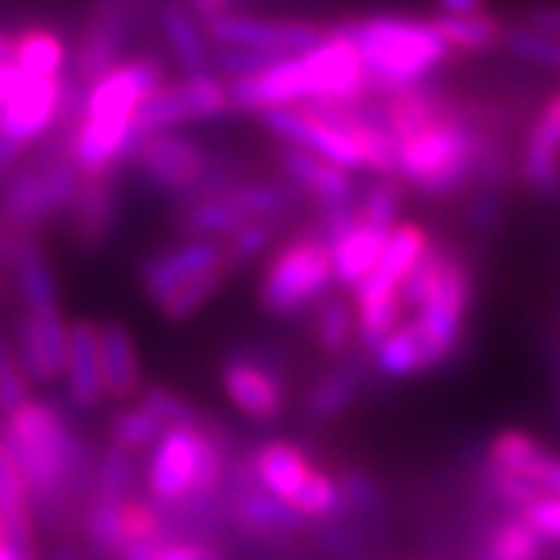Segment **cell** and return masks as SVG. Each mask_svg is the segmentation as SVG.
<instances>
[{
  "instance_id": "cell-1",
  "label": "cell",
  "mask_w": 560,
  "mask_h": 560,
  "mask_svg": "<svg viewBox=\"0 0 560 560\" xmlns=\"http://www.w3.org/2000/svg\"><path fill=\"white\" fill-rule=\"evenodd\" d=\"M377 109L396 147V178L427 200H448L504 165L495 125L430 81L383 94Z\"/></svg>"
},
{
  "instance_id": "cell-2",
  "label": "cell",
  "mask_w": 560,
  "mask_h": 560,
  "mask_svg": "<svg viewBox=\"0 0 560 560\" xmlns=\"http://www.w3.org/2000/svg\"><path fill=\"white\" fill-rule=\"evenodd\" d=\"M374 97L377 88L342 25L327 28V35L305 54L275 60L256 75L231 84L234 113L253 116L287 106H361L374 103Z\"/></svg>"
},
{
  "instance_id": "cell-3",
  "label": "cell",
  "mask_w": 560,
  "mask_h": 560,
  "mask_svg": "<svg viewBox=\"0 0 560 560\" xmlns=\"http://www.w3.org/2000/svg\"><path fill=\"white\" fill-rule=\"evenodd\" d=\"M0 440L20 464L38 526H50L75 501V486H91L94 460L69 415L57 401L28 399L10 418H0Z\"/></svg>"
},
{
  "instance_id": "cell-4",
  "label": "cell",
  "mask_w": 560,
  "mask_h": 560,
  "mask_svg": "<svg viewBox=\"0 0 560 560\" xmlns=\"http://www.w3.org/2000/svg\"><path fill=\"white\" fill-rule=\"evenodd\" d=\"M283 147H300L349 172L396 178V147L381 119L377 103H330V106H287L256 116Z\"/></svg>"
},
{
  "instance_id": "cell-5",
  "label": "cell",
  "mask_w": 560,
  "mask_h": 560,
  "mask_svg": "<svg viewBox=\"0 0 560 560\" xmlns=\"http://www.w3.org/2000/svg\"><path fill=\"white\" fill-rule=\"evenodd\" d=\"M342 28L355 40V50L377 94L423 84L442 66L455 60V50L442 40L430 20L405 13H374L364 20L342 22Z\"/></svg>"
},
{
  "instance_id": "cell-6",
  "label": "cell",
  "mask_w": 560,
  "mask_h": 560,
  "mask_svg": "<svg viewBox=\"0 0 560 560\" xmlns=\"http://www.w3.org/2000/svg\"><path fill=\"white\" fill-rule=\"evenodd\" d=\"M228 458L212 423L206 427H165L143 460L147 499L162 511H190L219 499Z\"/></svg>"
},
{
  "instance_id": "cell-7",
  "label": "cell",
  "mask_w": 560,
  "mask_h": 560,
  "mask_svg": "<svg viewBox=\"0 0 560 560\" xmlns=\"http://www.w3.org/2000/svg\"><path fill=\"white\" fill-rule=\"evenodd\" d=\"M401 302L405 312H411L408 320H415L436 368H442L458 352L467 334V318L474 305L470 265L455 249L433 243L415 268V275L405 280Z\"/></svg>"
},
{
  "instance_id": "cell-8",
  "label": "cell",
  "mask_w": 560,
  "mask_h": 560,
  "mask_svg": "<svg viewBox=\"0 0 560 560\" xmlns=\"http://www.w3.org/2000/svg\"><path fill=\"white\" fill-rule=\"evenodd\" d=\"M334 259L318 228L293 234L271 249L259 280V305L275 318H290L330 296Z\"/></svg>"
},
{
  "instance_id": "cell-9",
  "label": "cell",
  "mask_w": 560,
  "mask_h": 560,
  "mask_svg": "<svg viewBox=\"0 0 560 560\" xmlns=\"http://www.w3.org/2000/svg\"><path fill=\"white\" fill-rule=\"evenodd\" d=\"M81 168L69 143L38 162L22 165L13 178L0 184V228L13 234H32L47 221L69 215L81 194Z\"/></svg>"
},
{
  "instance_id": "cell-10",
  "label": "cell",
  "mask_w": 560,
  "mask_h": 560,
  "mask_svg": "<svg viewBox=\"0 0 560 560\" xmlns=\"http://www.w3.org/2000/svg\"><path fill=\"white\" fill-rule=\"evenodd\" d=\"M138 178L162 197L190 200L209 190H219L231 178H221L212 156L200 140L184 131H156L135 143L131 162Z\"/></svg>"
},
{
  "instance_id": "cell-11",
  "label": "cell",
  "mask_w": 560,
  "mask_h": 560,
  "mask_svg": "<svg viewBox=\"0 0 560 560\" xmlns=\"http://www.w3.org/2000/svg\"><path fill=\"white\" fill-rule=\"evenodd\" d=\"M231 113H234L231 84L212 69L180 75L140 106L135 119V138L140 140L156 131H180L200 121H219Z\"/></svg>"
},
{
  "instance_id": "cell-12",
  "label": "cell",
  "mask_w": 560,
  "mask_h": 560,
  "mask_svg": "<svg viewBox=\"0 0 560 560\" xmlns=\"http://www.w3.org/2000/svg\"><path fill=\"white\" fill-rule=\"evenodd\" d=\"M212 47H241V50H256L261 57L283 60L305 54L315 47L327 25L312 20H293V16H253V13H228L219 20L202 22Z\"/></svg>"
},
{
  "instance_id": "cell-13",
  "label": "cell",
  "mask_w": 560,
  "mask_h": 560,
  "mask_svg": "<svg viewBox=\"0 0 560 560\" xmlns=\"http://www.w3.org/2000/svg\"><path fill=\"white\" fill-rule=\"evenodd\" d=\"M138 22V0H94L72 50L69 75L91 88L121 62Z\"/></svg>"
},
{
  "instance_id": "cell-14",
  "label": "cell",
  "mask_w": 560,
  "mask_h": 560,
  "mask_svg": "<svg viewBox=\"0 0 560 560\" xmlns=\"http://www.w3.org/2000/svg\"><path fill=\"white\" fill-rule=\"evenodd\" d=\"M212 271H231L234 275L228 253H224V241H190V237H184V243L156 249L140 261L138 280L143 296L160 308L184 287H190L194 280L206 278Z\"/></svg>"
},
{
  "instance_id": "cell-15",
  "label": "cell",
  "mask_w": 560,
  "mask_h": 560,
  "mask_svg": "<svg viewBox=\"0 0 560 560\" xmlns=\"http://www.w3.org/2000/svg\"><path fill=\"white\" fill-rule=\"evenodd\" d=\"M318 231L330 246L334 278H337V287H342V290H355L361 280L377 268L386 237H389L386 228H377L371 221L359 219L355 206L320 212Z\"/></svg>"
},
{
  "instance_id": "cell-16",
  "label": "cell",
  "mask_w": 560,
  "mask_h": 560,
  "mask_svg": "<svg viewBox=\"0 0 560 560\" xmlns=\"http://www.w3.org/2000/svg\"><path fill=\"white\" fill-rule=\"evenodd\" d=\"M7 334L32 386L62 381L66 355H69V320L62 318V312H50V315L20 312Z\"/></svg>"
},
{
  "instance_id": "cell-17",
  "label": "cell",
  "mask_w": 560,
  "mask_h": 560,
  "mask_svg": "<svg viewBox=\"0 0 560 560\" xmlns=\"http://www.w3.org/2000/svg\"><path fill=\"white\" fill-rule=\"evenodd\" d=\"M62 101H66V72L62 75H25L3 103L0 131L13 135L22 143H35L60 128Z\"/></svg>"
},
{
  "instance_id": "cell-18",
  "label": "cell",
  "mask_w": 560,
  "mask_h": 560,
  "mask_svg": "<svg viewBox=\"0 0 560 560\" xmlns=\"http://www.w3.org/2000/svg\"><path fill=\"white\" fill-rule=\"evenodd\" d=\"M521 180L545 200L560 197V88L533 116L517 160Z\"/></svg>"
},
{
  "instance_id": "cell-19",
  "label": "cell",
  "mask_w": 560,
  "mask_h": 560,
  "mask_svg": "<svg viewBox=\"0 0 560 560\" xmlns=\"http://www.w3.org/2000/svg\"><path fill=\"white\" fill-rule=\"evenodd\" d=\"M221 389L243 418L256 423L278 420L287 405V389L280 374L249 355H231L221 364Z\"/></svg>"
},
{
  "instance_id": "cell-20",
  "label": "cell",
  "mask_w": 560,
  "mask_h": 560,
  "mask_svg": "<svg viewBox=\"0 0 560 560\" xmlns=\"http://www.w3.org/2000/svg\"><path fill=\"white\" fill-rule=\"evenodd\" d=\"M278 165L287 184L302 197L318 202L320 212L359 202L355 175L349 168H342V165L320 160V156L308 153V150H300V147H280Z\"/></svg>"
},
{
  "instance_id": "cell-21",
  "label": "cell",
  "mask_w": 560,
  "mask_h": 560,
  "mask_svg": "<svg viewBox=\"0 0 560 560\" xmlns=\"http://www.w3.org/2000/svg\"><path fill=\"white\" fill-rule=\"evenodd\" d=\"M66 401L79 411H97L106 401L101 368V324L69 320V355H66Z\"/></svg>"
},
{
  "instance_id": "cell-22",
  "label": "cell",
  "mask_w": 560,
  "mask_h": 560,
  "mask_svg": "<svg viewBox=\"0 0 560 560\" xmlns=\"http://www.w3.org/2000/svg\"><path fill=\"white\" fill-rule=\"evenodd\" d=\"M489 467L533 482L541 495L560 499V455L548 452L539 440H533L523 430H501L489 442Z\"/></svg>"
},
{
  "instance_id": "cell-23",
  "label": "cell",
  "mask_w": 560,
  "mask_h": 560,
  "mask_svg": "<svg viewBox=\"0 0 560 560\" xmlns=\"http://www.w3.org/2000/svg\"><path fill=\"white\" fill-rule=\"evenodd\" d=\"M121 215L119 172L81 180V194L69 219H72V241L81 249H97L113 237Z\"/></svg>"
},
{
  "instance_id": "cell-24",
  "label": "cell",
  "mask_w": 560,
  "mask_h": 560,
  "mask_svg": "<svg viewBox=\"0 0 560 560\" xmlns=\"http://www.w3.org/2000/svg\"><path fill=\"white\" fill-rule=\"evenodd\" d=\"M153 20L168 57L184 75L212 69V40L206 35V25L190 13L184 0H160Z\"/></svg>"
},
{
  "instance_id": "cell-25",
  "label": "cell",
  "mask_w": 560,
  "mask_h": 560,
  "mask_svg": "<svg viewBox=\"0 0 560 560\" xmlns=\"http://www.w3.org/2000/svg\"><path fill=\"white\" fill-rule=\"evenodd\" d=\"M228 514L249 536H278L287 529H296L302 523L300 514L287 501L265 492L259 482L253 480V474H243L241 480H234L231 495H228Z\"/></svg>"
},
{
  "instance_id": "cell-26",
  "label": "cell",
  "mask_w": 560,
  "mask_h": 560,
  "mask_svg": "<svg viewBox=\"0 0 560 560\" xmlns=\"http://www.w3.org/2000/svg\"><path fill=\"white\" fill-rule=\"evenodd\" d=\"M315 464L302 452L296 442L271 440L261 442L259 448L249 458V474L259 482L265 492H271L275 499L287 501L293 508V501L300 495L305 480L312 477Z\"/></svg>"
},
{
  "instance_id": "cell-27",
  "label": "cell",
  "mask_w": 560,
  "mask_h": 560,
  "mask_svg": "<svg viewBox=\"0 0 560 560\" xmlns=\"http://www.w3.org/2000/svg\"><path fill=\"white\" fill-rule=\"evenodd\" d=\"M430 246H433V237L420 228L418 221H399L389 231V237H386V246H383V256L377 261V268L361 280V283L386 290V293H399L401 296L405 280L415 275V268L430 253Z\"/></svg>"
},
{
  "instance_id": "cell-28",
  "label": "cell",
  "mask_w": 560,
  "mask_h": 560,
  "mask_svg": "<svg viewBox=\"0 0 560 560\" xmlns=\"http://www.w3.org/2000/svg\"><path fill=\"white\" fill-rule=\"evenodd\" d=\"M35 511L20 464L0 440V539L20 551H35Z\"/></svg>"
},
{
  "instance_id": "cell-29",
  "label": "cell",
  "mask_w": 560,
  "mask_h": 560,
  "mask_svg": "<svg viewBox=\"0 0 560 560\" xmlns=\"http://www.w3.org/2000/svg\"><path fill=\"white\" fill-rule=\"evenodd\" d=\"M101 368L106 399H138L140 389H143L138 346H135L131 330L125 324H119V320L101 324Z\"/></svg>"
},
{
  "instance_id": "cell-30",
  "label": "cell",
  "mask_w": 560,
  "mask_h": 560,
  "mask_svg": "<svg viewBox=\"0 0 560 560\" xmlns=\"http://www.w3.org/2000/svg\"><path fill=\"white\" fill-rule=\"evenodd\" d=\"M374 371L386 381H411V377L436 371V361L430 355L415 320H401L399 327L377 346Z\"/></svg>"
},
{
  "instance_id": "cell-31",
  "label": "cell",
  "mask_w": 560,
  "mask_h": 560,
  "mask_svg": "<svg viewBox=\"0 0 560 560\" xmlns=\"http://www.w3.org/2000/svg\"><path fill=\"white\" fill-rule=\"evenodd\" d=\"M221 190L243 221H283L300 200V194L283 180H228Z\"/></svg>"
},
{
  "instance_id": "cell-32",
  "label": "cell",
  "mask_w": 560,
  "mask_h": 560,
  "mask_svg": "<svg viewBox=\"0 0 560 560\" xmlns=\"http://www.w3.org/2000/svg\"><path fill=\"white\" fill-rule=\"evenodd\" d=\"M243 221V215L224 197V190H209L200 197L184 200L178 215V228L190 241H228Z\"/></svg>"
},
{
  "instance_id": "cell-33",
  "label": "cell",
  "mask_w": 560,
  "mask_h": 560,
  "mask_svg": "<svg viewBox=\"0 0 560 560\" xmlns=\"http://www.w3.org/2000/svg\"><path fill=\"white\" fill-rule=\"evenodd\" d=\"M433 28L440 32L442 40L455 50V57H477V54H492L501 50L504 25L495 13H474V16H436Z\"/></svg>"
},
{
  "instance_id": "cell-34",
  "label": "cell",
  "mask_w": 560,
  "mask_h": 560,
  "mask_svg": "<svg viewBox=\"0 0 560 560\" xmlns=\"http://www.w3.org/2000/svg\"><path fill=\"white\" fill-rule=\"evenodd\" d=\"M359 340V320H355V305L346 296H327L315 305V342L324 355L340 359Z\"/></svg>"
},
{
  "instance_id": "cell-35",
  "label": "cell",
  "mask_w": 560,
  "mask_h": 560,
  "mask_svg": "<svg viewBox=\"0 0 560 560\" xmlns=\"http://www.w3.org/2000/svg\"><path fill=\"white\" fill-rule=\"evenodd\" d=\"M66 57V44L50 28H25L13 35V62L22 75H62Z\"/></svg>"
},
{
  "instance_id": "cell-36",
  "label": "cell",
  "mask_w": 560,
  "mask_h": 560,
  "mask_svg": "<svg viewBox=\"0 0 560 560\" xmlns=\"http://www.w3.org/2000/svg\"><path fill=\"white\" fill-rule=\"evenodd\" d=\"M359 374L352 368H337V371H327L324 377L315 381V386L308 389L305 396V411L308 418L320 420H337L349 411V405L359 396Z\"/></svg>"
},
{
  "instance_id": "cell-37",
  "label": "cell",
  "mask_w": 560,
  "mask_h": 560,
  "mask_svg": "<svg viewBox=\"0 0 560 560\" xmlns=\"http://www.w3.org/2000/svg\"><path fill=\"white\" fill-rule=\"evenodd\" d=\"M116 560H228L215 541L197 536H162L121 545Z\"/></svg>"
},
{
  "instance_id": "cell-38",
  "label": "cell",
  "mask_w": 560,
  "mask_h": 560,
  "mask_svg": "<svg viewBox=\"0 0 560 560\" xmlns=\"http://www.w3.org/2000/svg\"><path fill=\"white\" fill-rule=\"evenodd\" d=\"M106 433H109V445L128 455H140L156 445V440L165 433V423L138 401L131 408H119L106 423Z\"/></svg>"
},
{
  "instance_id": "cell-39",
  "label": "cell",
  "mask_w": 560,
  "mask_h": 560,
  "mask_svg": "<svg viewBox=\"0 0 560 560\" xmlns=\"http://www.w3.org/2000/svg\"><path fill=\"white\" fill-rule=\"evenodd\" d=\"M501 50L517 62H526L533 69L545 72H560V38L545 35L539 28L517 22V25H504V38Z\"/></svg>"
},
{
  "instance_id": "cell-40",
  "label": "cell",
  "mask_w": 560,
  "mask_h": 560,
  "mask_svg": "<svg viewBox=\"0 0 560 560\" xmlns=\"http://www.w3.org/2000/svg\"><path fill=\"white\" fill-rule=\"evenodd\" d=\"M541 548H545V539L523 517H514L492 529V536L482 548V560H541Z\"/></svg>"
},
{
  "instance_id": "cell-41",
  "label": "cell",
  "mask_w": 560,
  "mask_h": 560,
  "mask_svg": "<svg viewBox=\"0 0 560 560\" xmlns=\"http://www.w3.org/2000/svg\"><path fill=\"white\" fill-rule=\"evenodd\" d=\"M346 504L342 495L340 477H330L327 470H312V477L305 480L300 489V495L293 501V511L300 514L302 521H327V517H337Z\"/></svg>"
},
{
  "instance_id": "cell-42",
  "label": "cell",
  "mask_w": 560,
  "mask_h": 560,
  "mask_svg": "<svg viewBox=\"0 0 560 560\" xmlns=\"http://www.w3.org/2000/svg\"><path fill=\"white\" fill-rule=\"evenodd\" d=\"M401 209H405V184L399 178H377L355 202L359 219L386 228V231H393L399 224Z\"/></svg>"
},
{
  "instance_id": "cell-43",
  "label": "cell",
  "mask_w": 560,
  "mask_h": 560,
  "mask_svg": "<svg viewBox=\"0 0 560 560\" xmlns=\"http://www.w3.org/2000/svg\"><path fill=\"white\" fill-rule=\"evenodd\" d=\"M278 224L280 221H246L241 224L228 241H224V253H228V261L231 268H246L249 261L261 259L275 249V241H278Z\"/></svg>"
},
{
  "instance_id": "cell-44",
  "label": "cell",
  "mask_w": 560,
  "mask_h": 560,
  "mask_svg": "<svg viewBox=\"0 0 560 560\" xmlns=\"http://www.w3.org/2000/svg\"><path fill=\"white\" fill-rule=\"evenodd\" d=\"M28 399H32V381L22 371L10 334L0 327V418H10Z\"/></svg>"
},
{
  "instance_id": "cell-45",
  "label": "cell",
  "mask_w": 560,
  "mask_h": 560,
  "mask_svg": "<svg viewBox=\"0 0 560 560\" xmlns=\"http://www.w3.org/2000/svg\"><path fill=\"white\" fill-rule=\"evenodd\" d=\"M231 278V271H212L206 278L194 280L190 287H184L180 293H175L172 300L160 305V315L172 324H184L190 320L200 308H206L209 302L219 296V290L224 287V280Z\"/></svg>"
},
{
  "instance_id": "cell-46",
  "label": "cell",
  "mask_w": 560,
  "mask_h": 560,
  "mask_svg": "<svg viewBox=\"0 0 560 560\" xmlns=\"http://www.w3.org/2000/svg\"><path fill=\"white\" fill-rule=\"evenodd\" d=\"M138 401L143 408H150L165 427H206L209 423L202 418L200 408H194L190 401L168 386H143Z\"/></svg>"
},
{
  "instance_id": "cell-47",
  "label": "cell",
  "mask_w": 560,
  "mask_h": 560,
  "mask_svg": "<svg viewBox=\"0 0 560 560\" xmlns=\"http://www.w3.org/2000/svg\"><path fill=\"white\" fill-rule=\"evenodd\" d=\"M521 517L545 541H560V499L558 495H541L533 504H526L521 511Z\"/></svg>"
},
{
  "instance_id": "cell-48",
  "label": "cell",
  "mask_w": 560,
  "mask_h": 560,
  "mask_svg": "<svg viewBox=\"0 0 560 560\" xmlns=\"http://www.w3.org/2000/svg\"><path fill=\"white\" fill-rule=\"evenodd\" d=\"M25 156H28V143H22L13 135L0 131V184L20 172L22 165H25Z\"/></svg>"
},
{
  "instance_id": "cell-49",
  "label": "cell",
  "mask_w": 560,
  "mask_h": 560,
  "mask_svg": "<svg viewBox=\"0 0 560 560\" xmlns=\"http://www.w3.org/2000/svg\"><path fill=\"white\" fill-rule=\"evenodd\" d=\"M342 495L349 508H371L374 504V482L368 480L361 470H346L340 477Z\"/></svg>"
},
{
  "instance_id": "cell-50",
  "label": "cell",
  "mask_w": 560,
  "mask_h": 560,
  "mask_svg": "<svg viewBox=\"0 0 560 560\" xmlns=\"http://www.w3.org/2000/svg\"><path fill=\"white\" fill-rule=\"evenodd\" d=\"M521 22L539 28L545 35H555L560 38V3H536V7H526L523 10Z\"/></svg>"
},
{
  "instance_id": "cell-51",
  "label": "cell",
  "mask_w": 560,
  "mask_h": 560,
  "mask_svg": "<svg viewBox=\"0 0 560 560\" xmlns=\"http://www.w3.org/2000/svg\"><path fill=\"white\" fill-rule=\"evenodd\" d=\"M190 7V13L200 22L219 20V16H228V13H237V3L241 0H184Z\"/></svg>"
},
{
  "instance_id": "cell-52",
  "label": "cell",
  "mask_w": 560,
  "mask_h": 560,
  "mask_svg": "<svg viewBox=\"0 0 560 560\" xmlns=\"http://www.w3.org/2000/svg\"><path fill=\"white\" fill-rule=\"evenodd\" d=\"M440 16H474V13H486L489 0H436Z\"/></svg>"
},
{
  "instance_id": "cell-53",
  "label": "cell",
  "mask_w": 560,
  "mask_h": 560,
  "mask_svg": "<svg viewBox=\"0 0 560 560\" xmlns=\"http://www.w3.org/2000/svg\"><path fill=\"white\" fill-rule=\"evenodd\" d=\"M40 560H88V551L81 545H75V541H60V545H54Z\"/></svg>"
},
{
  "instance_id": "cell-54",
  "label": "cell",
  "mask_w": 560,
  "mask_h": 560,
  "mask_svg": "<svg viewBox=\"0 0 560 560\" xmlns=\"http://www.w3.org/2000/svg\"><path fill=\"white\" fill-rule=\"evenodd\" d=\"M3 62H13V38L7 32H0V66Z\"/></svg>"
},
{
  "instance_id": "cell-55",
  "label": "cell",
  "mask_w": 560,
  "mask_h": 560,
  "mask_svg": "<svg viewBox=\"0 0 560 560\" xmlns=\"http://www.w3.org/2000/svg\"><path fill=\"white\" fill-rule=\"evenodd\" d=\"M0 113H3V103H0Z\"/></svg>"
}]
</instances>
